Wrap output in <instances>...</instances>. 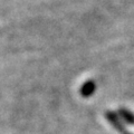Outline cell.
I'll return each mask as SVG.
<instances>
[{
  "label": "cell",
  "mask_w": 134,
  "mask_h": 134,
  "mask_svg": "<svg viewBox=\"0 0 134 134\" xmlns=\"http://www.w3.org/2000/svg\"><path fill=\"white\" fill-rule=\"evenodd\" d=\"M95 88H96V85H95L94 81H87L82 86L81 94H82V96H84V97H88V96H91L95 92Z\"/></svg>",
  "instance_id": "obj_1"
},
{
  "label": "cell",
  "mask_w": 134,
  "mask_h": 134,
  "mask_svg": "<svg viewBox=\"0 0 134 134\" xmlns=\"http://www.w3.org/2000/svg\"><path fill=\"white\" fill-rule=\"evenodd\" d=\"M117 116L123 119L125 122L129 124H134V114L130 111L125 110V108H120V110L117 111Z\"/></svg>",
  "instance_id": "obj_2"
}]
</instances>
